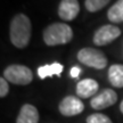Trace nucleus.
I'll return each mask as SVG.
<instances>
[{
  "label": "nucleus",
  "mask_w": 123,
  "mask_h": 123,
  "mask_svg": "<svg viewBox=\"0 0 123 123\" xmlns=\"http://www.w3.org/2000/svg\"><path fill=\"white\" fill-rule=\"evenodd\" d=\"M120 110H121V112L123 113V100L121 101V105H120Z\"/></svg>",
  "instance_id": "obj_18"
},
{
  "label": "nucleus",
  "mask_w": 123,
  "mask_h": 123,
  "mask_svg": "<svg viewBox=\"0 0 123 123\" xmlns=\"http://www.w3.org/2000/svg\"><path fill=\"white\" fill-rule=\"evenodd\" d=\"M73 38V31L64 23H55L47 26L43 32V41L48 46L68 43Z\"/></svg>",
  "instance_id": "obj_2"
},
{
  "label": "nucleus",
  "mask_w": 123,
  "mask_h": 123,
  "mask_svg": "<svg viewBox=\"0 0 123 123\" xmlns=\"http://www.w3.org/2000/svg\"><path fill=\"white\" fill-rule=\"evenodd\" d=\"M98 91V83L92 79L81 80L76 86V93L80 98H89Z\"/></svg>",
  "instance_id": "obj_10"
},
{
  "label": "nucleus",
  "mask_w": 123,
  "mask_h": 123,
  "mask_svg": "<svg viewBox=\"0 0 123 123\" xmlns=\"http://www.w3.org/2000/svg\"><path fill=\"white\" fill-rule=\"evenodd\" d=\"M63 65L59 63H53L50 65H44L38 68V75L40 79H46L48 76H53V75H61L62 71H63Z\"/></svg>",
  "instance_id": "obj_12"
},
{
  "label": "nucleus",
  "mask_w": 123,
  "mask_h": 123,
  "mask_svg": "<svg viewBox=\"0 0 123 123\" xmlns=\"http://www.w3.org/2000/svg\"><path fill=\"white\" fill-rule=\"evenodd\" d=\"M80 12L78 0H62L58 7V15L64 21H73Z\"/></svg>",
  "instance_id": "obj_8"
},
{
  "label": "nucleus",
  "mask_w": 123,
  "mask_h": 123,
  "mask_svg": "<svg viewBox=\"0 0 123 123\" xmlns=\"http://www.w3.org/2000/svg\"><path fill=\"white\" fill-rule=\"evenodd\" d=\"M9 91V86H8V82L6 81L4 76L0 79V97L4 98V97L7 96V93Z\"/></svg>",
  "instance_id": "obj_16"
},
{
  "label": "nucleus",
  "mask_w": 123,
  "mask_h": 123,
  "mask_svg": "<svg viewBox=\"0 0 123 123\" xmlns=\"http://www.w3.org/2000/svg\"><path fill=\"white\" fill-rule=\"evenodd\" d=\"M107 17L113 23L123 22V0H117L107 12Z\"/></svg>",
  "instance_id": "obj_13"
},
{
  "label": "nucleus",
  "mask_w": 123,
  "mask_h": 123,
  "mask_svg": "<svg viewBox=\"0 0 123 123\" xmlns=\"http://www.w3.org/2000/svg\"><path fill=\"white\" fill-rule=\"evenodd\" d=\"M4 78L9 82L19 86H26L33 80L32 71L23 65H10L4 72Z\"/></svg>",
  "instance_id": "obj_3"
},
{
  "label": "nucleus",
  "mask_w": 123,
  "mask_h": 123,
  "mask_svg": "<svg viewBox=\"0 0 123 123\" xmlns=\"http://www.w3.org/2000/svg\"><path fill=\"white\" fill-rule=\"evenodd\" d=\"M87 123H112L111 119L100 113H95L87 117Z\"/></svg>",
  "instance_id": "obj_15"
},
{
  "label": "nucleus",
  "mask_w": 123,
  "mask_h": 123,
  "mask_svg": "<svg viewBox=\"0 0 123 123\" xmlns=\"http://www.w3.org/2000/svg\"><path fill=\"white\" fill-rule=\"evenodd\" d=\"M30 18L24 14H18L10 22V41L17 48H25L31 39Z\"/></svg>",
  "instance_id": "obj_1"
},
{
  "label": "nucleus",
  "mask_w": 123,
  "mask_h": 123,
  "mask_svg": "<svg viewBox=\"0 0 123 123\" xmlns=\"http://www.w3.org/2000/svg\"><path fill=\"white\" fill-rule=\"evenodd\" d=\"M108 80L115 88H123V65L115 64L108 70Z\"/></svg>",
  "instance_id": "obj_11"
},
{
  "label": "nucleus",
  "mask_w": 123,
  "mask_h": 123,
  "mask_svg": "<svg viewBox=\"0 0 123 123\" xmlns=\"http://www.w3.org/2000/svg\"><path fill=\"white\" fill-rule=\"evenodd\" d=\"M121 30L114 25H104L99 27L93 34V43L96 46H106L119 38Z\"/></svg>",
  "instance_id": "obj_5"
},
{
  "label": "nucleus",
  "mask_w": 123,
  "mask_h": 123,
  "mask_svg": "<svg viewBox=\"0 0 123 123\" xmlns=\"http://www.w3.org/2000/svg\"><path fill=\"white\" fill-rule=\"evenodd\" d=\"M80 72H81L80 67L74 66V67H72V68H71V76H72V78H78V76L80 75Z\"/></svg>",
  "instance_id": "obj_17"
},
{
  "label": "nucleus",
  "mask_w": 123,
  "mask_h": 123,
  "mask_svg": "<svg viewBox=\"0 0 123 123\" xmlns=\"http://www.w3.org/2000/svg\"><path fill=\"white\" fill-rule=\"evenodd\" d=\"M39 122V112L33 105L25 104L22 106L21 112L17 116L16 123H38Z\"/></svg>",
  "instance_id": "obj_9"
},
{
  "label": "nucleus",
  "mask_w": 123,
  "mask_h": 123,
  "mask_svg": "<svg viewBox=\"0 0 123 123\" xmlns=\"http://www.w3.org/2000/svg\"><path fill=\"white\" fill-rule=\"evenodd\" d=\"M83 110V103L74 96L65 97L59 104V112L64 116H74V115L82 113Z\"/></svg>",
  "instance_id": "obj_6"
},
{
  "label": "nucleus",
  "mask_w": 123,
  "mask_h": 123,
  "mask_svg": "<svg viewBox=\"0 0 123 123\" xmlns=\"http://www.w3.org/2000/svg\"><path fill=\"white\" fill-rule=\"evenodd\" d=\"M78 59L82 64L97 70H103L107 65V58L100 50L93 48H83L78 53Z\"/></svg>",
  "instance_id": "obj_4"
},
{
  "label": "nucleus",
  "mask_w": 123,
  "mask_h": 123,
  "mask_svg": "<svg viewBox=\"0 0 123 123\" xmlns=\"http://www.w3.org/2000/svg\"><path fill=\"white\" fill-rule=\"evenodd\" d=\"M117 100V95L112 89H104L101 92L93 97L90 101L91 107L95 110H103L114 105Z\"/></svg>",
  "instance_id": "obj_7"
},
{
  "label": "nucleus",
  "mask_w": 123,
  "mask_h": 123,
  "mask_svg": "<svg viewBox=\"0 0 123 123\" xmlns=\"http://www.w3.org/2000/svg\"><path fill=\"white\" fill-rule=\"evenodd\" d=\"M108 2H110V0H86L84 6L89 12L95 13V12L103 9Z\"/></svg>",
  "instance_id": "obj_14"
}]
</instances>
